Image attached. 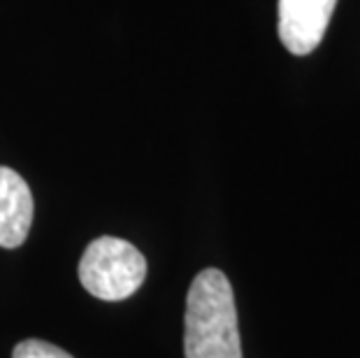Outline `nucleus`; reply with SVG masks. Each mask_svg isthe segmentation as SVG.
Wrapping results in <instances>:
<instances>
[{"instance_id":"4","label":"nucleus","mask_w":360,"mask_h":358,"mask_svg":"<svg viewBox=\"0 0 360 358\" xmlns=\"http://www.w3.org/2000/svg\"><path fill=\"white\" fill-rule=\"evenodd\" d=\"M33 224V196L12 167L0 165V247L17 249L26 242Z\"/></svg>"},{"instance_id":"2","label":"nucleus","mask_w":360,"mask_h":358,"mask_svg":"<svg viewBox=\"0 0 360 358\" xmlns=\"http://www.w3.org/2000/svg\"><path fill=\"white\" fill-rule=\"evenodd\" d=\"M147 279V258L121 238L94 240L79 261V281L91 295L119 302L130 298Z\"/></svg>"},{"instance_id":"1","label":"nucleus","mask_w":360,"mask_h":358,"mask_svg":"<svg viewBox=\"0 0 360 358\" xmlns=\"http://www.w3.org/2000/svg\"><path fill=\"white\" fill-rule=\"evenodd\" d=\"M186 358H242L233 286L217 268L198 272L184 317Z\"/></svg>"},{"instance_id":"5","label":"nucleus","mask_w":360,"mask_h":358,"mask_svg":"<svg viewBox=\"0 0 360 358\" xmlns=\"http://www.w3.org/2000/svg\"><path fill=\"white\" fill-rule=\"evenodd\" d=\"M12 358H72L60 347L44 340H24L14 347Z\"/></svg>"},{"instance_id":"3","label":"nucleus","mask_w":360,"mask_h":358,"mask_svg":"<svg viewBox=\"0 0 360 358\" xmlns=\"http://www.w3.org/2000/svg\"><path fill=\"white\" fill-rule=\"evenodd\" d=\"M337 0H279V37L290 54L307 56L323 40Z\"/></svg>"}]
</instances>
